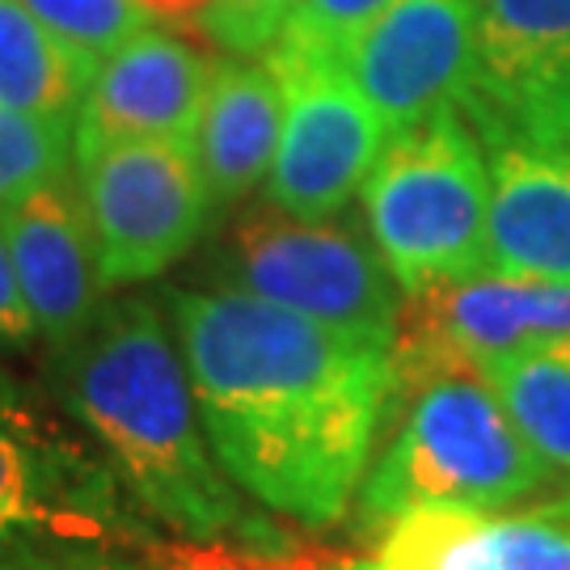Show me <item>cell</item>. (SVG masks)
I'll list each match as a JSON object with an SVG mask.
<instances>
[{"mask_svg": "<svg viewBox=\"0 0 570 570\" xmlns=\"http://www.w3.org/2000/svg\"><path fill=\"white\" fill-rule=\"evenodd\" d=\"M469 122H473L482 136H515V140L550 153L553 161H562L570 169V77L558 85L537 89L524 102L508 106L503 115L469 119Z\"/></svg>", "mask_w": 570, "mask_h": 570, "instance_id": "23", "label": "cell"}, {"mask_svg": "<svg viewBox=\"0 0 570 570\" xmlns=\"http://www.w3.org/2000/svg\"><path fill=\"white\" fill-rule=\"evenodd\" d=\"M161 301L228 478L279 520L338 524L385 428L393 351L233 287H169Z\"/></svg>", "mask_w": 570, "mask_h": 570, "instance_id": "1", "label": "cell"}, {"mask_svg": "<svg viewBox=\"0 0 570 570\" xmlns=\"http://www.w3.org/2000/svg\"><path fill=\"white\" fill-rule=\"evenodd\" d=\"M478 81L469 119L503 115L529 94L570 77V0H473Z\"/></svg>", "mask_w": 570, "mask_h": 570, "instance_id": "16", "label": "cell"}, {"mask_svg": "<svg viewBox=\"0 0 570 570\" xmlns=\"http://www.w3.org/2000/svg\"><path fill=\"white\" fill-rule=\"evenodd\" d=\"M0 570H144L140 558H77V562H21Z\"/></svg>", "mask_w": 570, "mask_h": 570, "instance_id": "26", "label": "cell"}, {"mask_svg": "<svg viewBox=\"0 0 570 570\" xmlns=\"http://www.w3.org/2000/svg\"><path fill=\"white\" fill-rule=\"evenodd\" d=\"M157 524L122 490L102 452L0 372V567L140 558Z\"/></svg>", "mask_w": 570, "mask_h": 570, "instance_id": "4", "label": "cell"}, {"mask_svg": "<svg viewBox=\"0 0 570 570\" xmlns=\"http://www.w3.org/2000/svg\"><path fill=\"white\" fill-rule=\"evenodd\" d=\"M376 570H570V515L532 511H410L385 529Z\"/></svg>", "mask_w": 570, "mask_h": 570, "instance_id": "13", "label": "cell"}, {"mask_svg": "<svg viewBox=\"0 0 570 570\" xmlns=\"http://www.w3.org/2000/svg\"><path fill=\"white\" fill-rule=\"evenodd\" d=\"M550 508L567 511V515H570V487H562L558 494H550Z\"/></svg>", "mask_w": 570, "mask_h": 570, "instance_id": "28", "label": "cell"}, {"mask_svg": "<svg viewBox=\"0 0 570 570\" xmlns=\"http://www.w3.org/2000/svg\"><path fill=\"white\" fill-rule=\"evenodd\" d=\"M562 334H570V284L487 271L406 296L393 355L456 360L482 372L499 355Z\"/></svg>", "mask_w": 570, "mask_h": 570, "instance_id": "11", "label": "cell"}, {"mask_svg": "<svg viewBox=\"0 0 570 570\" xmlns=\"http://www.w3.org/2000/svg\"><path fill=\"white\" fill-rule=\"evenodd\" d=\"M271 68L284 81V136L266 174V204L296 220L343 216L364 190L389 131L343 63L279 39Z\"/></svg>", "mask_w": 570, "mask_h": 570, "instance_id": "8", "label": "cell"}, {"mask_svg": "<svg viewBox=\"0 0 570 570\" xmlns=\"http://www.w3.org/2000/svg\"><path fill=\"white\" fill-rule=\"evenodd\" d=\"M106 287L148 284L199 245L216 207L190 140H115L72 153Z\"/></svg>", "mask_w": 570, "mask_h": 570, "instance_id": "7", "label": "cell"}, {"mask_svg": "<svg viewBox=\"0 0 570 570\" xmlns=\"http://www.w3.org/2000/svg\"><path fill=\"white\" fill-rule=\"evenodd\" d=\"M360 204L406 296L487 275L490 161L461 106L389 136Z\"/></svg>", "mask_w": 570, "mask_h": 570, "instance_id": "5", "label": "cell"}, {"mask_svg": "<svg viewBox=\"0 0 570 570\" xmlns=\"http://www.w3.org/2000/svg\"><path fill=\"white\" fill-rule=\"evenodd\" d=\"M385 414L393 428L355 494L364 529H389L410 511H508L558 478L469 364L393 355Z\"/></svg>", "mask_w": 570, "mask_h": 570, "instance_id": "3", "label": "cell"}, {"mask_svg": "<svg viewBox=\"0 0 570 570\" xmlns=\"http://www.w3.org/2000/svg\"><path fill=\"white\" fill-rule=\"evenodd\" d=\"M389 136L465 106L478 81L473 0H389L338 51Z\"/></svg>", "mask_w": 570, "mask_h": 570, "instance_id": "9", "label": "cell"}, {"mask_svg": "<svg viewBox=\"0 0 570 570\" xmlns=\"http://www.w3.org/2000/svg\"><path fill=\"white\" fill-rule=\"evenodd\" d=\"M21 296L47 351L72 343L106 305V275L77 169L30 186L0 212Z\"/></svg>", "mask_w": 570, "mask_h": 570, "instance_id": "10", "label": "cell"}, {"mask_svg": "<svg viewBox=\"0 0 570 570\" xmlns=\"http://www.w3.org/2000/svg\"><path fill=\"white\" fill-rule=\"evenodd\" d=\"M68 169H72V122L35 119L0 106V212L30 186Z\"/></svg>", "mask_w": 570, "mask_h": 570, "instance_id": "21", "label": "cell"}, {"mask_svg": "<svg viewBox=\"0 0 570 570\" xmlns=\"http://www.w3.org/2000/svg\"><path fill=\"white\" fill-rule=\"evenodd\" d=\"M216 60L174 30L144 26L89 77L72 119V153L115 140H190Z\"/></svg>", "mask_w": 570, "mask_h": 570, "instance_id": "12", "label": "cell"}, {"mask_svg": "<svg viewBox=\"0 0 570 570\" xmlns=\"http://www.w3.org/2000/svg\"><path fill=\"white\" fill-rule=\"evenodd\" d=\"M284 136V81L271 60H216L195 122V157L216 216L242 207L266 183Z\"/></svg>", "mask_w": 570, "mask_h": 570, "instance_id": "15", "label": "cell"}, {"mask_svg": "<svg viewBox=\"0 0 570 570\" xmlns=\"http://www.w3.org/2000/svg\"><path fill=\"white\" fill-rule=\"evenodd\" d=\"M144 570H376V558H351L326 550H249L228 541H148L140 553Z\"/></svg>", "mask_w": 570, "mask_h": 570, "instance_id": "19", "label": "cell"}, {"mask_svg": "<svg viewBox=\"0 0 570 570\" xmlns=\"http://www.w3.org/2000/svg\"><path fill=\"white\" fill-rule=\"evenodd\" d=\"M148 13H157V18H169V21H178V26H195L199 21V13H204L212 0H140Z\"/></svg>", "mask_w": 570, "mask_h": 570, "instance_id": "27", "label": "cell"}, {"mask_svg": "<svg viewBox=\"0 0 570 570\" xmlns=\"http://www.w3.org/2000/svg\"><path fill=\"white\" fill-rule=\"evenodd\" d=\"M389 0H296V13L287 21L284 39L296 42V47H308V51H322L330 60H338V51Z\"/></svg>", "mask_w": 570, "mask_h": 570, "instance_id": "24", "label": "cell"}, {"mask_svg": "<svg viewBox=\"0 0 570 570\" xmlns=\"http://www.w3.org/2000/svg\"><path fill=\"white\" fill-rule=\"evenodd\" d=\"M56 39L94 72L98 63L140 35L153 13L140 0H21Z\"/></svg>", "mask_w": 570, "mask_h": 570, "instance_id": "20", "label": "cell"}, {"mask_svg": "<svg viewBox=\"0 0 570 570\" xmlns=\"http://www.w3.org/2000/svg\"><path fill=\"white\" fill-rule=\"evenodd\" d=\"M482 144L490 161L487 271L570 284V169L515 136H482Z\"/></svg>", "mask_w": 570, "mask_h": 570, "instance_id": "14", "label": "cell"}, {"mask_svg": "<svg viewBox=\"0 0 570 570\" xmlns=\"http://www.w3.org/2000/svg\"><path fill=\"white\" fill-rule=\"evenodd\" d=\"M85 68L21 0H0V106L72 122L89 89Z\"/></svg>", "mask_w": 570, "mask_h": 570, "instance_id": "17", "label": "cell"}, {"mask_svg": "<svg viewBox=\"0 0 570 570\" xmlns=\"http://www.w3.org/2000/svg\"><path fill=\"white\" fill-rule=\"evenodd\" d=\"M207 284L233 287L367 346H397L406 292L360 228L296 220L279 207H245L207 258Z\"/></svg>", "mask_w": 570, "mask_h": 570, "instance_id": "6", "label": "cell"}, {"mask_svg": "<svg viewBox=\"0 0 570 570\" xmlns=\"http://www.w3.org/2000/svg\"><path fill=\"white\" fill-rule=\"evenodd\" d=\"M482 376L532 452L570 482V334L499 355Z\"/></svg>", "mask_w": 570, "mask_h": 570, "instance_id": "18", "label": "cell"}, {"mask_svg": "<svg viewBox=\"0 0 570 570\" xmlns=\"http://www.w3.org/2000/svg\"><path fill=\"white\" fill-rule=\"evenodd\" d=\"M39 338V326L30 317V305L21 296L18 271L9 258V242H4V228H0V351H30Z\"/></svg>", "mask_w": 570, "mask_h": 570, "instance_id": "25", "label": "cell"}, {"mask_svg": "<svg viewBox=\"0 0 570 570\" xmlns=\"http://www.w3.org/2000/svg\"><path fill=\"white\" fill-rule=\"evenodd\" d=\"M161 296L106 301L102 313L47 355L60 406L89 431L131 503L190 541L296 550L301 541L245 494L212 449L183 346Z\"/></svg>", "mask_w": 570, "mask_h": 570, "instance_id": "2", "label": "cell"}, {"mask_svg": "<svg viewBox=\"0 0 570 570\" xmlns=\"http://www.w3.org/2000/svg\"><path fill=\"white\" fill-rule=\"evenodd\" d=\"M296 0H212L190 26L207 47L233 60H266L284 39Z\"/></svg>", "mask_w": 570, "mask_h": 570, "instance_id": "22", "label": "cell"}]
</instances>
